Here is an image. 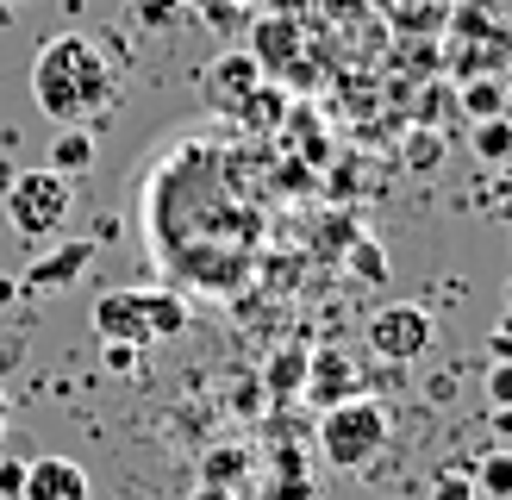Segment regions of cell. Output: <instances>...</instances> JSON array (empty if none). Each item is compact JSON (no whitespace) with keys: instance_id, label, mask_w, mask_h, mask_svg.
Masks as SVG:
<instances>
[{"instance_id":"8fae6325","label":"cell","mask_w":512,"mask_h":500,"mask_svg":"<svg viewBox=\"0 0 512 500\" xmlns=\"http://www.w3.org/2000/svg\"><path fill=\"white\" fill-rule=\"evenodd\" d=\"M263 382H269V400H300V388H306V350L300 344L275 350L269 369H263Z\"/></svg>"},{"instance_id":"2e32d148","label":"cell","mask_w":512,"mask_h":500,"mask_svg":"<svg viewBox=\"0 0 512 500\" xmlns=\"http://www.w3.org/2000/svg\"><path fill=\"white\" fill-rule=\"evenodd\" d=\"M512 107V100H506V82H494V75H475V82L463 88V113L481 125V119H500Z\"/></svg>"},{"instance_id":"d4e9b609","label":"cell","mask_w":512,"mask_h":500,"mask_svg":"<svg viewBox=\"0 0 512 500\" xmlns=\"http://www.w3.org/2000/svg\"><path fill=\"white\" fill-rule=\"evenodd\" d=\"M488 350H494V363H512V313H500V319H494Z\"/></svg>"},{"instance_id":"f546056e","label":"cell","mask_w":512,"mask_h":500,"mask_svg":"<svg viewBox=\"0 0 512 500\" xmlns=\"http://www.w3.org/2000/svg\"><path fill=\"white\" fill-rule=\"evenodd\" d=\"M19 294V282H7V275H0V300H13Z\"/></svg>"},{"instance_id":"e0dca14e","label":"cell","mask_w":512,"mask_h":500,"mask_svg":"<svg viewBox=\"0 0 512 500\" xmlns=\"http://www.w3.org/2000/svg\"><path fill=\"white\" fill-rule=\"evenodd\" d=\"M125 13H132V25H144V32H175V25L188 19V0H125Z\"/></svg>"},{"instance_id":"7c38bea8","label":"cell","mask_w":512,"mask_h":500,"mask_svg":"<svg viewBox=\"0 0 512 500\" xmlns=\"http://www.w3.org/2000/svg\"><path fill=\"white\" fill-rule=\"evenodd\" d=\"M444 157H450V150H444V138L431 132V125H413V132L400 138V163L413 169V175H438V169H444Z\"/></svg>"},{"instance_id":"4dcf8cb0","label":"cell","mask_w":512,"mask_h":500,"mask_svg":"<svg viewBox=\"0 0 512 500\" xmlns=\"http://www.w3.org/2000/svg\"><path fill=\"white\" fill-rule=\"evenodd\" d=\"M506 313H512V282H506Z\"/></svg>"},{"instance_id":"1f68e13d","label":"cell","mask_w":512,"mask_h":500,"mask_svg":"<svg viewBox=\"0 0 512 500\" xmlns=\"http://www.w3.org/2000/svg\"><path fill=\"white\" fill-rule=\"evenodd\" d=\"M0 419H7V413H0Z\"/></svg>"},{"instance_id":"6da1fadb","label":"cell","mask_w":512,"mask_h":500,"mask_svg":"<svg viewBox=\"0 0 512 500\" xmlns=\"http://www.w3.org/2000/svg\"><path fill=\"white\" fill-rule=\"evenodd\" d=\"M119 94V69L88 32H57L44 38L38 63H32V100L44 119L57 125H88L94 113H107Z\"/></svg>"},{"instance_id":"cb8c5ba5","label":"cell","mask_w":512,"mask_h":500,"mask_svg":"<svg viewBox=\"0 0 512 500\" xmlns=\"http://www.w3.org/2000/svg\"><path fill=\"white\" fill-rule=\"evenodd\" d=\"M431 500H481L469 475H438V488H431Z\"/></svg>"},{"instance_id":"83f0119b","label":"cell","mask_w":512,"mask_h":500,"mask_svg":"<svg viewBox=\"0 0 512 500\" xmlns=\"http://www.w3.org/2000/svg\"><path fill=\"white\" fill-rule=\"evenodd\" d=\"M494 444L512 450V407H494Z\"/></svg>"},{"instance_id":"4316f807","label":"cell","mask_w":512,"mask_h":500,"mask_svg":"<svg viewBox=\"0 0 512 500\" xmlns=\"http://www.w3.org/2000/svg\"><path fill=\"white\" fill-rule=\"evenodd\" d=\"M100 363H107L113 375H132V369H138V350H132V344H107V357H100Z\"/></svg>"},{"instance_id":"d6986e66","label":"cell","mask_w":512,"mask_h":500,"mask_svg":"<svg viewBox=\"0 0 512 500\" xmlns=\"http://www.w3.org/2000/svg\"><path fill=\"white\" fill-rule=\"evenodd\" d=\"M244 469H250L244 450L238 444H219V450H207V463H200V482H207V488H232Z\"/></svg>"},{"instance_id":"7a4b0ae2","label":"cell","mask_w":512,"mask_h":500,"mask_svg":"<svg viewBox=\"0 0 512 500\" xmlns=\"http://www.w3.org/2000/svg\"><path fill=\"white\" fill-rule=\"evenodd\" d=\"M388 432H394V419L381 400H369V394L338 400V407L319 413V457L331 469H369L388 450Z\"/></svg>"},{"instance_id":"3957f363","label":"cell","mask_w":512,"mask_h":500,"mask_svg":"<svg viewBox=\"0 0 512 500\" xmlns=\"http://www.w3.org/2000/svg\"><path fill=\"white\" fill-rule=\"evenodd\" d=\"M69 207H75V194H69L63 175H50V169H25L7 182V219H13V232L32 238V244L57 238L69 225Z\"/></svg>"},{"instance_id":"5bb4252c","label":"cell","mask_w":512,"mask_h":500,"mask_svg":"<svg viewBox=\"0 0 512 500\" xmlns=\"http://www.w3.org/2000/svg\"><path fill=\"white\" fill-rule=\"evenodd\" d=\"M481 500H512V450H481V469L469 475Z\"/></svg>"},{"instance_id":"277c9868","label":"cell","mask_w":512,"mask_h":500,"mask_svg":"<svg viewBox=\"0 0 512 500\" xmlns=\"http://www.w3.org/2000/svg\"><path fill=\"white\" fill-rule=\"evenodd\" d=\"M369 350L388 363H419L431 350V313L413 307V300H388V307H375L369 319Z\"/></svg>"},{"instance_id":"8992f818","label":"cell","mask_w":512,"mask_h":500,"mask_svg":"<svg viewBox=\"0 0 512 500\" xmlns=\"http://www.w3.org/2000/svg\"><path fill=\"white\" fill-rule=\"evenodd\" d=\"M313 407H338V400H356L363 394V369L344 344H325V350H306V388H300Z\"/></svg>"},{"instance_id":"ba28073f","label":"cell","mask_w":512,"mask_h":500,"mask_svg":"<svg viewBox=\"0 0 512 500\" xmlns=\"http://www.w3.org/2000/svg\"><path fill=\"white\" fill-rule=\"evenodd\" d=\"M256 82H263V69H256L250 50H219V57L207 63V100H219V107H244V100L256 94Z\"/></svg>"},{"instance_id":"ffe728a7","label":"cell","mask_w":512,"mask_h":500,"mask_svg":"<svg viewBox=\"0 0 512 500\" xmlns=\"http://www.w3.org/2000/svg\"><path fill=\"white\" fill-rule=\"evenodd\" d=\"M350 275H363V282H388V257H381V244L375 238H356L350 244Z\"/></svg>"},{"instance_id":"603a6c76","label":"cell","mask_w":512,"mask_h":500,"mask_svg":"<svg viewBox=\"0 0 512 500\" xmlns=\"http://www.w3.org/2000/svg\"><path fill=\"white\" fill-rule=\"evenodd\" d=\"M25 488V457H0V500H19Z\"/></svg>"},{"instance_id":"9a60e30c","label":"cell","mask_w":512,"mask_h":500,"mask_svg":"<svg viewBox=\"0 0 512 500\" xmlns=\"http://www.w3.org/2000/svg\"><path fill=\"white\" fill-rule=\"evenodd\" d=\"M294 50V25L288 19H256L250 25V57H256V69L263 63H281Z\"/></svg>"},{"instance_id":"9c48e42d","label":"cell","mask_w":512,"mask_h":500,"mask_svg":"<svg viewBox=\"0 0 512 500\" xmlns=\"http://www.w3.org/2000/svg\"><path fill=\"white\" fill-rule=\"evenodd\" d=\"M94 263V244L88 238H69L57 250H44V257H32V269H25V294L32 288H69V282H82V269Z\"/></svg>"},{"instance_id":"f1b7e54d","label":"cell","mask_w":512,"mask_h":500,"mask_svg":"<svg viewBox=\"0 0 512 500\" xmlns=\"http://www.w3.org/2000/svg\"><path fill=\"white\" fill-rule=\"evenodd\" d=\"M194 500H232V488H207V482H200V488H194Z\"/></svg>"},{"instance_id":"484cf974","label":"cell","mask_w":512,"mask_h":500,"mask_svg":"<svg viewBox=\"0 0 512 500\" xmlns=\"http://www.w3.org/2000/svg\"><path fill=\"white\" fill-rule=\"evenodd\" d=\"M494 213L512 225V163H500V175H494Z\"/></svg>"},{"instance_id":"5b68a950","label":"cell","mask_w":512,"mask_h":500,"mask_svg":"<svg viewBox=\"0 0 512 500\" xmlns=\"http://www.w3.org/2000/svg\"><path fill=\"white\" fill-rule=\"evenodd\" d=\"M94 338L100 344H132V350H150V294L144 288H107L94 300Z\"/></svg>"},{"instance_id":"7402d4cb","label":"cell","mask_w":512,"mask_h":500,"mask_svg":"<svg viewBox=\"0 0 512 500\" xmlns=\"http://www.w3.org/2000/svg\"><path fill=\"white\" fill-rule=\"evenodd\" d=\"M488 407H512V363L488 369Z\"/></svg>"},{"instance_id":"ac0fdd59","label":"cell","mask_w":512,"mask_h":500,"mask_svg":"<svg viewBox=\"0 0 512 500\" xmlns=\"http://www.w3.org/2000/svg\"><path fill=\"white\" fill-rule=\"evenodd\" d=\"M475 157L481 163H512V113H500V119H481L475 125Z\"/></svg>"},{"instance_id":"44dd1931","label":"cell","mask_w":512,"mask_h":500,"mask_svg":"<svg viewBox=\"0 0 512 500\" xmlns=\"http://www.w3.org/2000/svg\"><path fill=\"white\" fill-rule=\"evenodd\" d=\"M188 13H194V19H207L213 32H232V25L244 19V7H238V0H188Z\"/></svg>"},{"instance_id":"4fadbf2b","label":"cell","mask_w":512,"mask_h":500,"mask_svg":"<svg viewBox=\"0 0 512 500\" xmlns=\"http://www.w3.org/2000/svg\"><path fill=\"white\" fill-rule=\"evenodd\" d=\"M150 294V338H182L188 332V300L182 294H169V288H144Z\"/></svg>"},{"instance_id":"52a82bcc","label":"cell","mask_w":512,"mask_h":500,"mask_svg":"<svg viewBox=\"0 0 512 500\" xmlns=\"http://www.w3.org/2000/svg\"><path fill=\"white\" fill-rule=\"evenodd\" d=\"M19 500H94V488H88V469L82 463H69V457H32V463H25Z\"/></svg>"},{"instance_id":"30bf717a","label":"cell","mask_w":512,"mask_h":500,"mask_svg":"<svg viewBox=\"0 0 512 500\" xmlns=\"http://www.w3.org/2000/svg\"><path fill=\"white\" fill-rule=\"evenodd\" d=\"M50 175H88L94 169V132L88 125H57V138H50V163H44Z\"/></svg>"}]
</instances>
